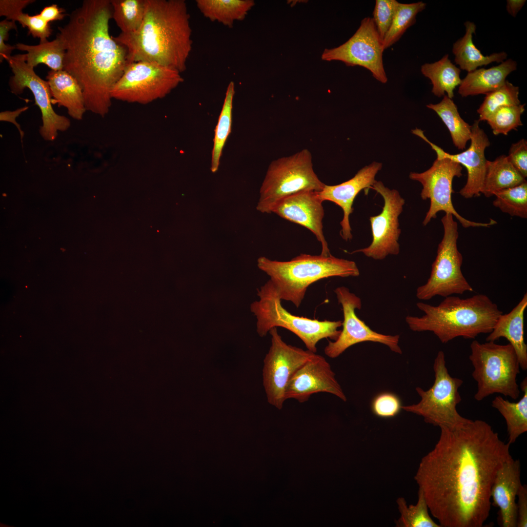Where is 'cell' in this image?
<instances>
[{
    "instance_id": "6da1fadb",
    "label": "cell",
    "mask_w": 527,
    "mask_h": 527,
    "mask_svg": "<svg viewBox=\"0 0 527 527\" xmlns=\"http://www.w3.org/2000/svg\"><path fill=\"white\" fill-rule=\"evenodd\" d=\"M440 429L414 479L441 527H481L489 515L496 473L512 458L510 444L481 420Z\"/></svg>"
},
{
    "instance_id": "7a4b0ae2",
    "label": "cell",
    "mask_w": 527,
    "mask_h": 527,
    "mask_svg": "<svg viewBox=\"0 0 527 527\" xmlns=\"http://www.w3.org/2000/svg\"><path fill=\"white\" fill-rule=\"evenodd\" d=\"M110 0H85L56 37L65 49L63 70L81 86L86 110L104 117L112 104L111 92L128 63L126 48L109 33Z\"/></svg>"
},
{
    "instance_id": "3957f363",
    "label": "cell",
    "mask_w": 527,
    "mask_h": 527,
    "mask_svg": "<svg viewBox=\"0 0 527 527\" xmlns=\"http://www.w3.org/2000/svg\"><path fill=\"white\" fill-rule=\"evenodd\" d=\"M189 18L183 0H146L140 28L113 38L126 48L128 63L155 62L182 73L192 49Z\"/></svg>"
},
{
    "instance_id": "277c9868",
    "label": "cell",
    "mask_w": 527,
    "mask_h": 527,
    "mask_svg": "<svg viewBox=\"0 0 527 527\" xmlns=\"http://www.w3.org/2000/svg\"><path fill=\"white\" fill-rule=\"evenodd\" d=\"M416 306L424 314L407 316L405 320L409 328L432 332L443 344L457 337L474 339L480 334L489 333L503 314L495 303L482 294L466 299L451 295L436 306L423 302Z\"/></svg>"
},
{
    "instance_id": "5b68a950",
    "label": "cell",
    "mask_w": 527,
    "mask_h": 527,
    "mask_svg": "<svg viewBox=\"0 0 527 527\" xmlns=\"http://www.w3.org/2000/svg\"><path fill=\"white\" fill-rule=\"evenodd\" d=\"M257 266L270 277L281 300L292 302L297 308L312 284L324 278L355 277L360 275L355 262L332 255L301 254L285 262L261 257L257 260Z\"/></svg>"
},
{
    "instance_id": "8992f818",
    "label": "cell",
    "mask_w": 527,
    "mask_h": 527,
    "mask_svg": "<svg viewBox=\"0 0 527 527\" xmlns=\"http://www.w3.org/2000/svg\"><path fill=\"white\" fill-rule=\"evenodd\" d=\"M259 301L250 304V311L257 319V332L260 337L265 336L270 329L281 327L297 336L307 350L316 353L317 345L323 339L336 340L341 330L342 321H319L294 315L282 305L278 291L268 280L257 289Z\"/></svg>"
},
{
    "instance_id": "52a82bcc",
    "label": "cell",
    "mask_w": 527,
    "mask_h": 527,
    "mask_svg": "<svg viewBox=\"0 0 527 527\" xmlns=\"http://www.w3.org/2000/svg\"><path fill=\"white\" fill-rule=\"evenodd\" d=\"M469 359L473 367L472 376L477 383L474 399L481 401L495 393L516 400L520 394L517 377L520 364L513 346L495 342L470 344Z\"/></svg>"
},
{
    "instance_id": "ba28073f",
    "label": "cell",
    "mask_w": 527,
    "mask_h": 527,
    "mask_svg": "<svg viewBox=\"0 0 527 527\" xmlns=\"http://www.w3.org/2000/svg\"><path fill=\"white\" fill-rule=\"evenodd\" d=\"M325 184L315 173L310 152L304 149L272 162L261 185L257 210L270 213L283 199L296 193L320 192Z\"/></svg>"
},
{
    "instance_id": "9c48e42d",
    "label": "cell",
    "mask_w": 527,
    "mask_h": 527,
    "mask_svg": "<svg viewBox=\"0 0 527 527\" xmlns=\"http://www.w3.org/2000/svg\"><path fill=\"white\" fill-rule=\"evenodd\" d=\"M433 370L435 379L432 385L426 390L417 387L420 401L403 406L402 409L421 416L426 423L440 428H456L469 422L471 420L463 417L456 408L462 401L459 389L463 381L449 374L443 351L437 353Z\"/></svg>"
},
{
    "instance_id": "30bf717a",
    "label": "cell",
    "mask_w": 527,
    "mask_h": 527,
    "mask_svg": "<svg viewBox=\"0 0 527 527\" xmlns=\"http://www.w3.org/2000/svg\"><path fill=\"white\" fill-rule=\"evenodd\" d=\"M444 235L438 245L437 256L433 263L426 283L419 286L416 296L421 300H429L436 296L446 297L473 291L461 270L463 256L457 242L459 233L457 223L453 216L445 213L441 219Z\"/></svg>"
},
{
    "instance_id": "8fae6325",
    "label": "cell",
    "mask_w": 527,
    "mask_h": 527,
    "mask_svg": "<svg viewBox=\"0 0 527 527\" xmlns=\"http://www.w3.org/2000/svg\"><path fill=\"white\" fill-rule=\"evenodd\" d=\"M183 81L177 70L145 61L128 63L111 92L112 99L146 104L163 98Z\"/></svg>"
},
{
    "instance_id": "7c38bea8",
    "label": "cell",
    "mask_w": 527,
    "mask_h": 527,
    "mask_svg": "<svg viewBox=\"0 0 527 527\" xmlns=\"http://www.w3.org/2000/svg\"><path fill=\"white\" fill-rule=\"evenodd\" d=\"M436 154L437 158L428 169L420 173L411 172L409 175L411 180L421 183V198L430 200L429 208L423 222V225H427L432 219L436 218L440 211L451 214L465 228L489 227L496 224L497 222L492 219L487 223L471 221L456 211L451 198L452 182L455 177L462 176V166L438 153Z\"/></svg>"
},
{
    "instance_id": "4fadbf2b",
    "label": "cell",
    "mask_w": 527,
    "mask_h": 527,
    "mask_svg": "<svg viewBox=\"0 0 527 527\" xmlns=\"http://www.w3.org/2000/svg\"><path fill=\"white\" fill-rule=\"evenodd\" d=\"M269 332L271 345L264 360L263 385L269 404L281 409L290 379L316 353L287 344L278 333L277 327Z\"/></svg>"
},
{
    "instance_id": "5bb4252c",
    "label": "cell",
    "mask_w": 527,
    "mask_h": 527,
    "mask_svg": "<svg viewBox=\"0 0 527 527\" xmlns=\"http://www.w3.org/2000/svg\"><path fill=\"white\" fill-rule=\"evenodd\" d=\"M13 76L9 81L12 93L20 95L25 88L32 93L35 103L41 113L42 125L39 132L41 137L47 141L55 140L59 131H65L71 122L66 117L57 114L52 106V97L47 81L40 78L34 68L28 65L25 54L12 56L8 60Z\"/></svg>"
},
{
    "instance_id": "9a60e30c",
    "label": "cell",
    "mask_w": 527,
    "mask_h": 527,
    "mask_svg": "<svg viewBox=\"0 0 527 527\" xmlns=\"http://www.w3.org/2000/svg\"><path fill=\"white\" fill-rule=\"evenodd\" d=\"M371 188L383 197V209L378 215L369 218L372 236L371 244L350 253L361 252L367 257L382 260L389 255H397L400 253L398 241L401 230L399 217L403 211L405 200L398 190L389 189L381 181H376Z\"/></svg>"
},
{
    "instance_id": "2e32d148",
    "label": "cell",
    "mask_w": 527,
    "mask_h": 527,
    "mask_svg": "<svg viewBox=\"0 0 527 527\" xmlns=\"http://www.w3.org/2000/svg\"><path fill=\"white\" fill-rule=\"evenodd\" d=\"M384 51L383 41L373 19L366 17L347 41L337 47L325 49L322 59L326 61H341L347 66L364 67L375 79L385 83L387 78L383 64Z\"/></svg>"
},
{
    "instance_id": "e0dca14e",
    "label": "cell",
    "mask_w": 527,
    "mask_h": 527,
    "mask_svg": "<svg viewBox=\"0 0 527 527\" xmlns=\"http://www.w3.org/2000/svg\"><path fill=\"white\" fill-rule=\"evenodd\" d=\"M339 304L342 306L344 320L343 329L338 338L328 341L324 349V354L330 358H336L350 346L360 343L372 342L382 344L393 352L402 354L399 345V335H385L372 330L356 314V309H361L362 301L346 287L342 286L334 289Z\"/></svg>"
},
{
    "instance_id": "ac0fdd59",
    "label": "cell",
    "mask_w": 527,
    "mask_h": 527,
    "mask_svg": "<svg viewBox=\"0 0 527 527\" xmlns=\"http://www.w3.org/2000/svg\"><path fill=\"white\" fill-rule=\"evenodd\" d=\"M320 392L332 394L343 401L347 399L329 363L316 353L293 374L287 385L285 399L302 403Z\"/></svg>"
},
{
    "instance_id": "d6986e66",
    "label": "cell",
    "mask_w": 527,
    "mask_h": 527,
    "mask_svg": "<svg viewBox=\"0 0 527 527\" xmlns=\"http://www.w3.org/2000/svg\"><path fill=\"white\" fill-rule=\"evenodd\" d=\"M479 121L475 120L471 125L470 145L466 150L458 154H451L430 142L420 129L414 130V134L420 136L431 146L432 149L442 156L465 166L467 177L466 184L460 190V194L466 199L478 197L481 194L487 160L485 151L490 142L483 129L480 128Z\"/></svg>"
},
{
    "instance_id": "ffe728a7",
    "label": "cell",
    "mask_w": 527,
    "mask_h": 527,
    "mask_svg": "<svg viewBox=\"0 0 527 527\" xmlns=\"http://www.w3.org/2000/svg\"><path fill=\"white\" fill-rule=\"evenodd\" d=\"M323 201L318 192L305 191L288 196L280 201L272 212L311 231L322 245L321 255L331 256L323 231L324 217Z\"/></svg>"
},
{
    "instance_id": "44dd1931",
    "label": "cell",
    "mask_w": 527,
    "mask_h": 527,
    "mask_svg": "<svg viewBox=\"0 0 527 527\" xmlns=\"http://www.w3.org/2000/svg\"><path fill=\"white\" fill-rule=\"evenodd\" d=\"M382 167V163L373 162L359 170L349 180L334 185L325 184L323 190L318 192L323 202L331 201L342 208L343 218L340 222V235L344 240L348 241L353 237L349 216L353 211V203L356 197L362 190L371 188L376 181V175Z\"/></svg>"
},
{
    "instance_id": "7402d4cb",
    "label": "cell",
    "mask_w": 527,
    "mask_h": 527,
    "mask_svg": "<svg viewBox=\"0 0 527 527\" xmlns=\"http://www.w3.org/2000/svg\"><path fill=\"white\" fill-rule=\"evenodd\" d=\"M521 466L512 457L498 470L492 485L490 497L493 506L499 507L500 526L516 527L517 510L516 499L522 484Z\"/></svg>"
},
{
    "instance_id": "603a6c76",
    "label": "cell",
    "mask_w": 527,
    "mask_h": 527,
    "mask_svg": "<svg viewBox=\"0 0 527 527\" xmlns=\"http://www.w3.org/2000/svg\"><path fill=\"white\" fill-rule=\"evenodd\" d=\"M527 306V293L509 313L500 315L486 342H495L506 338L516 353L520 368L527 369V345L524 337V312Z\"/></svg>"
},
{
    "instance_id": "cb8c5ba5",
    "label": "cell",
    "mask_w": 527,
    "mask_h": 527,
    "mask_svg": "<svg viewBox=\"0 0 527 527\" xmlns=\"http://www.w3.org/2000/svg\"><path fill=\"white\" fill-rule=\"evenodd\" d=\"M46 79L52 103L66 108L69 115L81 120L86 110L82 88L76 79L64 70H50Z\"/></svg>"
},
{
    "instance_id": "d4e9b609",
    "label": "cell",
    "mask_w": 527,
    "mask_h": 527,
    "mask_svg": "<svg viewBox=\"0 0 527 527\" xmlns=\"http://www.w3.org/2000/svg\"><path fill=\"white\" fill-rule=\"evenodd\" d=\"M517 66L515 61L508 59L489 68H477L468 72L462 80L458 93L462 97L486 95L502 86L507 76L516 70Z\"/></svg>"
},
{
    "instance_id": "484cf974",
    "label": "cell",
    "mask_w": 527,
    "mask_h": 527,
    "mask_svg": "<svg viewBox=\"0 0 527 527\" xmlns=\"http://www.w3.org/2000/svg\"><path fill=\"white\" fill-rule=\"evenodd\" d=\"M466 32L464 36L458 39L453 45L452 53L454 61L460 69L470 72L483 65L493 62H502L507 58L505 52L494 53L484 56L473 43V35L475 33L476 25L473 22L466 21L464 23Z\"/></svg>"
},
{
    "instance_id": "4316f807",
    "label": "cell",
    "mask_w": 527,
    "mask_h": 527,
    "mask_svg": "<svg viewBox=\"0 0 527 527\" xmlns=\"http://www.w3.org/2000/svg\"><path fill=\"white\" fill-rule=\"evenodd\" d=\"M523 392L517 402H511L497 396L492 400V406L496 409L505 419L508 436V443L513 444L517 438L527 431V379L520 384Z\"/></svg>"
},
{
    "instance_id": "83f0119b",
    "label": "cell",
    "mask_w": 527,
    "mask_h": 527,
    "mask_svg": "<svg viewBox=\"0 0 527 527\" xmlns=\"http://www.w3.org/2000/svg\"><path fill=\"white\" fill-rule=\"evenodd\" d=\"M526 181L503 155L493 161L487 160L486 172L481 191L485 197H490L497 191L514 187Z\"/></svg>"
},
{
    "instance_id": "f1b7e54d",
    "label": "cell",
    "mask_w": 527,
    "mask_h": 527,
    "mask_svg": "<svg viewBox=\"0 0 527 527\" xmlns=\"http://www.w3.org/2000/svg\"><path fill=\"white\" fill-rule=\"evenodd\" d=\"M421 71L430 80L432 93L438 97L446 95L452 99L454 89L462 81L461 69L451 61L448 54L435 62L422 65Z\"/></svg>"
},
{
    "instance_id": "f546056e",
    "label": "cell",
    "mask_w": 527,
    "mask_h": 527,
    "mask_svg": "<svg viewBox=\"0 0 527 527\" xmlns=\"http://www.w3.org/2000/svg\"><path fill=\"white\" fill-rule=\"evenodd\" d=\"M196 2L205 17L229 27L235 21L243 20L255 4L252 0H197Z\"/></svg>"
},
{
    "instance_id": "4dcf8cb0",
    "label": "cell",
    "mask_w": 527,
    "mask_h": 527,
    "mask_svg": "<svg viewBox=\"0 0 527 527\" xmlns=\"http://www.w3.org/2000/svg\"><path fill=\"white\" fill-rule=\"evenodd\" d=\"M426 107L435 112L445 124L455 146L460 150L465 149L470 139L471 126L461 118L452 99L445 95L440 102L429 103Z\"/></svg>"
},
{
    "instance_id": "1f68e13d",
    "label": "cell",
    "mask_w": 527,
    "mask_h": 527,
    "mask_svg": "<svg viewBox=\"0 0 527 527\" xmlns=\"http://www.w3.org/2000/svg\"><path fill=\"white\" fill-rule=\"evenodd\" d=\"M15 46L16 49L27 52L25 54L26 62L33 68L42 63L52 70L63 69L65 49L57 37L52 41L40 43L38 45L18 43Z\"/></svg>"
},
{
    "instance_id": "d6a6232c",
    "label": "cell",
    "mask_w": 527,
    "mask_h": 527,
    "mask_svg": "<svg viewBox=\"0 0 527 527\" xmlns=\"http://www.w3.org/2000/svg\"><path fill=\"white\" fill-rule=\"evenodd\" d=\"M234 94V83L231 81L227 86L223 107L214 130L210 167L212 173L218 170L224 145L231 133Z\"/></svg>"
},
{
    "instance_id": "836d02e7",
    "label": "cell",
    "mask_w": 527,
    "mask_h": 527,
    "mask_svg": "<svg viewBox=\"0 0 527 527\" xmlns=\"http://www.w3.org/2000/svg\"><path fill=\"white\" fill-rule=\"evenodd\" d=\"M112 19L121 33L137 31L144 19L146 0H110Z\"/></svg>"
},
{
    "instance_id": "e575fe53",
    "label": "cell",
    "mask_w": 527,
    "mask_h": 527,
    "mask_svg": "<svg viewBox=\"0 0 527 527\" xmlns=\"http://www.w3.org/2000/svg\"><path fill=\"white\" fill-rule=\"evenodd\" d=\"M400 516L396 521L398 527H441L429 514V508L422 490L419 488L415 505H408L403 497L396 500Z\"/></svg>"
},
{
    "instance_id": "d590c367",
    "label": "cell",
    "mask_w": 527,
    "mask_h": 527,
    "mask_svg": "<svg viewBox=\"0 0 527 527\" xmlns=\"http://www.w3.org/2000/svg\"><path fill=\"white\" fill-rule=\"evenodd\" d=\"M426 4L422 1L398 4L391 26L383 41L385 50L396 42L405 31L416 22V15L424 10Z\"/></svg>"
},
{
    "instance_id": "8d00e7d4",
    "label": "cell",
    "mask_w": 527,
    "mask_h": 527,
    "mask_svg": "<svg viewBox=\"0 0 527 527\" xmlns=\"http://www.w3.org/2000/svg\"><path fill=\"white\" fill-rule=\"evenodd\" d=\"M494 195L496 199L493 204L502 212L512 216L527 218V181L515 186L497 191Z\"/></svg>"
},
{
    "instance_id": "74e56055",
    "label": "cell",
    "mask_w": 527,
    "mask_h": 527,
    "mask_svg": "<svg viewBox=\"0 0 527 527\" xmlns=\"http://www.w3.org/2000/svg\"><path fill=\"white\" fill-rule=\"evenodd\" d=\"M519 94V87L507 81L502 86L486 94L477 110L478 121H486L492 113L502 106L521 104Z\"/></svg>"
},
{
    "instance_id": "f35d334b",
    "label": "cell",
    "mask_w": 527,
    "mask_h": 527,
    "mask_svg": "<svg viewBox=\"0 0 527 527\" xmlns=\"http://www.w3.org/2000/svg\"><path fill=\"white\" fill-rule=\"evenodd\" d=\"M525 104L505 106L492 113L486 120L494 135H507L512 130L522 125L521 117L525 111Z\"/></svg>"
},
{
    "instance_id": "ab89813d",
    "label": "cell",
    "mask_w": 527,
    "mask_h": 527,
    "mask_svg": "<svg viewBox=\"0 0 527 527\" xmlns=\"http://www.w3.org/2000/svg\"><path fill=\"white\" fill-rule=\"evenodd\" d=\"M402 402L396 394L388 391L376 395L371 403V409L376 416L391 418L398 415L402 409Z\"/></svg>"
},
{
    "instance_id": "60d3db41",
    "label": "cell",
    "mask_w": 527,
    "mask_h": 527,
    "mask_svg": "<svg viewBox=\"0 0 527 527\" xmlns=\"http://www.w3.org/2000/svg\"><path fill=\"white\" fill-rule=\"evenodd\" d=\"M399 3L396 0L375 1L372 19L382 41L391 26Z\"/></svg>"
},
{
    "instance_id": "b9f144b4",
    "label": "cell",
    "mask_w": 527,
    "mask_h": 527,
    "mask_svg": "<svg viewBox=\"0 0 527 527\" xmlns=\"http://www.w3.org/2000/svg\"><path fill=\"white\" fill-rule=\"evenodd\" d=\"M23 27H27L28 34L34 38L40 39V43L45 42L52 34V30L49 23L41 17L39 14L31 16L23 12L16 18Z\"/></svg>"
},
{
    "instance_id": "7bdbcfd3",
    "label": "cell",
    "mask_w": 527,
    "mask_h": 527,
    "mask_svg": "<svg viewBox=\"0 0 527 527\" xmlns=\"http://www.w3.org/2000/svg\"><path fill=\"white\" fill-rule=\"evenodd\" d=\"M514 167L525 179L527 177V142L522 139L513 143L507 156Z\"/></svg>"
},
{
    "instance_id": "ee69618b",
    "label": "cell",
    "mask_w": 527,
    "mask_h": 527,
    "mask_svg": "<svg viewBox=\"0 0 527 527\" xmlns=\"http://www.w3.org/2000/svg\"><path fill=\"white\" fill-rule=\"evenodd\" d=\"M17 29L15 21L5 19L0 22V61L1 62L4 60L8 61L12 56L11 54L12 51L16 49V46L9 44H6L5 41L8 39L9 32L13 29L17 30Z\"/></svg>"
},
{
    "instance_id": "f6af8a7d",
    "label": "cell",
    "mask_w": 527,
    "mask_h": 527,
    "mask_svg": "<svg viewBox=\"0 0 527 527\" xmlns=\"http://www.w3.org/2000/svg\"><path fill=\"white\" fill-rule=\"evenodd\" d=\"M34 0H0V16H4L6 20L15 21L17 17Z\"/></svg>"
},
{
    "instance_id": "bcb514c9",
    "label": "cell",
    "mask_w": 527,
    "mask_h": 527,
    "mask_svg": "<svg viewBox=\"0 0 527 527\" xmlns=\"http://www.w3.org/2000/svg\"><path fill=\"white\" fill-rule=\"evenodd\" d=\"M517 498V527H527V486L526 485L520 486Z\"/></svg>"
},
{
    "instance_id": "7dc6e473",
    "label": "cell",
    "mask_w": 527,
    "mask_h": 527,
    "mask_svg": "<svg viewBox=\"0 0 527 527\" xmlns=\"http://www.w3.org/2000/svg\"><path fill=\"white\" fill-rule=\"evenodd\" d=\"M64 11L63 9L59 8L57 4H53L44 7L39 14L46 21L49 23L63 20L65 16Z\"/></svg>"
},
{
    "instance_id": "c3c4849f",
    "label": "cell",
    "mask_w": 527,
    "mask_h": 527,
    "mask_svg": "<svg viewBox=\"0 0 527 527\" xmlns=\"http://www.w3.org/2000/svg\"><path fill=\"white\" fill-rule=\"evenodd\" d=\"M28 108V106H24L14 111H5L1 112L0 113V120L1 121L9 122L14 124L18 129L21 139L24 135V132L21 130L20 125L16 122V119L21 113L25 111Z\"/></svg>"
},
{
    "instance_id": "681fc988",
    "label": "cell",
    "mask_w": 527,
    "mask_h": 527,
    "mask_svg": "<svg viewBox=\"0 0 527 527\" xmlns=\"http://www.w3.org/2000/svg\"><path fill=\"white\" fill-rule=\"evenodd\" d=\"M526 1L525 0H507L506 9L509 14L515 18L523 7Z\"/></svg>"
}]
</instances>
